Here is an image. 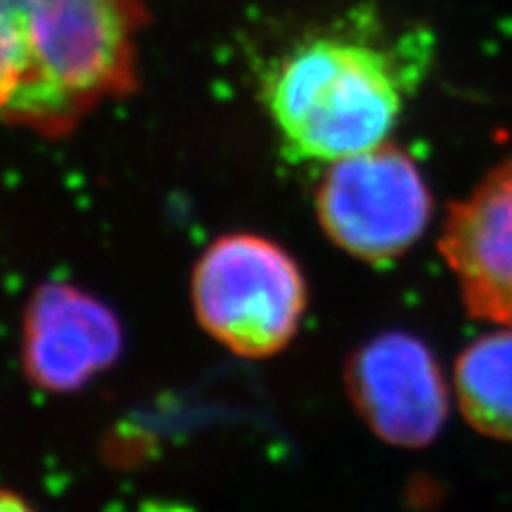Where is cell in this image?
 Masks as SVG:
<instances>
[{
  "mask_svg": "<svg viewBox=\"0 0 512 512\" xmlns=\"http://www.w3.org/2000/svg\"><path fill=\"white\" fill-rule=\"evenodd\" d=\"M434 38L358 15L273 64L264 98L285 152L325 162L387 143L430 72Z\"/></svg>",
  "mask_w": 512,
  "mask_h": 512,
  "instance_id": "1",
  "label": "cell"
},
{
  "mask_svg": "<svg viewBox=\"0 0 512 512\" xmlns=\"http://www.w3.org/2000/svg\"><path fill=\"white\" fill-rule=\"evenodd\" d=\"M138 0H0V121L62 136L136 86Z\"/></svg>",
  "mask_w": 512,
  "mask_h": 512,
  "instance_id": "2",
  "label": "cell"
},
{
  "mask_svg": "<svg viewBox=\"0 0 512 512\" xmlns=\"http://www.w3.org/2000/svg\"><path fill=\"white\" fill-rule=\"evenodd\" d=\"M200 328L242 358H271L290 347L309 306L294 256L256 233H226L204 247L190 275Z\"/></svg>",
  "mask_w": 512,
  "mask_h": 512,
  "instance_id": "3",
  "label": "cell"
},
{
  "mask_svg": "<svg viewBox=\"0 0 512 512\" xmlns=\"http://www.w3.org/2000/svg\"><path fill=\"white\" fill-rule=\"evenodd\" d=\"M432 209L420 166L389 140L332 162L316 190L323 233L370 264L408 252L425 235Z\"/></svg>",
  "mask_w": 512,
  "mask_h": 512,
  "instance_id": "4",
  "label": "cell"
},
{
  "mask_svg": "<svg viewBox=\"0 0 512 512\" xmlns=\"http://www.w3.org/2000/svg\"><path fill=\"white\" fill-rule=\"evenodd\" d=\"M114 309L79 285H38L22 313V373L48 394H74L110 370L124 351Z\"/></svg>",
  "mask_w": 512,
  "mask_h": 512,
  "instance_id": "5",
  "label": "cell"
},
{
  "mask_svg": "<svg viewBox=\"0 0 512 512\" xmlns=\"http://www.w3.org/2000/svg\"><path fill=\"white\" fill-rule=\"evenodd\" d=\"M347 394L375 437L427 446L448 418V389L437 358L408 332H382L347 363Z\"/></svg>",
  "mask_w": 512,
  "mask_h": 512,
  "instance_id": "6",
  "label": "cell"
},
{
  "mask_svg": "<svg viewBox=\"0 0 512 512\" xmlns=\"http://www.w3.org/2000/svg\"><path fill=\"white\" fill-rule=\"evenodd\" d=\"M439 249L470 316L512 328V157L451 204Z\"/></svg>",
  "mask_w": 512,
  "mask_h": 512,
  "instance_id": "7",
  "label": "cell"
},
{
  "mask_svg": "<svg viewBox=\"0 0 512 512\" xmlns=\"http://www.w3.org/2000/svg\"><path fill=\"white\" fill-rule=\"evenodd\" d=\"M456 396L467 425L512 441V328L475 339L456 361Z\"/></svg>",
  "mask_w": 512,
  "mask_h": 512,
  "instance_id": "8",
  "label": "cell"
},
{
  "mask_svg": "<svg viewBox=\"0 0 512 512\" xmlns=\"http://www.w3.org/2000/svg\"><path fill=\"white\" fill-rule=\"evenodd\" d=\"M0 512H38L27 498L17 491L0 489Z\"/></svg>",
  "mask_w": 512,
  "mask_h": 512,
  "instance_id": "9",
  "label": "cell"
}]
</instances>
